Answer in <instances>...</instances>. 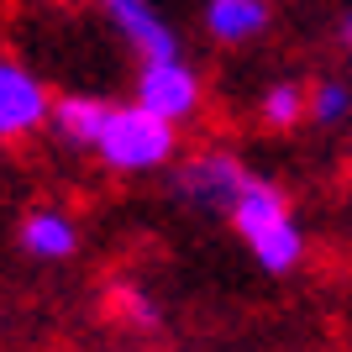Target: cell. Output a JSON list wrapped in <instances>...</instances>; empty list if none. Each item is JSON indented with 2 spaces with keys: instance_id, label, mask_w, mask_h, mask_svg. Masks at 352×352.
I'll return each instance as SVG.
<instances>
[{
  "instance_id": "cell-3",
  "label": "cell",
  "mask_w": 352,
  "mask_h": 352,
  "mask_svg": "<svg viewBox=\"0 0 352 352\" xmlns=\"http://www.w3.org/2000/svg\"><path fill=\"white\" fill-rule=\"evenodd\" d=\"M137 100L147 111H158L163 121H184L200 116V105H206V85H200V69L184 63V53H168V58H147L142 74H137Z\"/></svg>"
},
{
  "instance_id": "cell-11",
  "label": "cell",
  "mask_w": 352,
  "mask_h": 352,
  "mask_svg": "<svg viewBox=\"0 0 352 352\" xmlns=\"http://www.w3.org/2000/svg\"><path fill=\"white\" fill-rule=\"evenodd\" d=\"M258 116L274 126V132H289L305 121V85H294V79H279V85L263 89V100H258Z\"/></svg>"
},
{
  "instance_id": "cell-8",
  "label": "cell",
  "mask_w": 352,
  "mask_h": 352,
  "mask_svg": "<svg viewBox=\"0 0 352 352\" xmlns=\"http://www.w3.org/2000/svg\"><path fill=\"white\" fill-rule=\"evenodd\" d=\"M274 27V6L268 0H206V32L226 47H242Z\"/></svg>"
},
{
  "instance_id": "cell-4",
  "label": "cell",
  "mask_w": 352,
  "mask_h": 352,
  "mask_svg": "<svg viewBox=\"0 0 352 352\" xmlns=\"http://www.w3.org/2000/svg\"><path fill=\"white\" fill-rule=\"evenodd\" d=\"M168 168H174V195L200 210H226V200L248 174V163L236 153H190L184 163H168Z\"/></svg>"
},
{
  "instance_id": "cell-5",
  "label": "cell",
  "mask_w": 352,
  "mask_h": 352,
  "mask_svg": "<svg viewBox=\"0 0 352 352\" xmlns=\"http://www.w3.org/2000/svg\"><path fill=\"white\" fill-rule=\"evenodd\" d=\"M47 85L16 58H0V142H21L47 126Z\"/></svg>"
},
{
  "instance_id": "cell-6",
  "label": "cell",
  "mask_w": 352,
  "mask_h": 352,
  "mask_svg": "<svg viewBox=\"0 0 352 352\" xmlns=\"http://www.w3.org/2000/svg\"><path fill=\"white\" fill-rule=\"evenodd\" d=\"M105 21L121 32V43L132 47L137 58H168L179 53V32L168 27V16L158 11V0H100Z\"/></svg>"
},
{
  "instance_id": "cell-9",
  "label": "cell",
  "mask_w": 352,
  "mask_h": 352,
  "mask_svg": "<svg viewBox=\"0 0 352 352\" xmlns=\"http://www.w3.org/2000/svg\"><path fill=\"white\" fill-rule=\"evenodd\" d=\"M100 95H63V100H47V126L63 137L69 147H89L95 132H100V116H105Z\"/></svg>"
},
{
  "instance_id": "cell-10",
  "label": "cell",
  "mask_w": 352,
  "mask_h": 352,
  "mask_svg": "<svg viewBox=\"0 0 352 352\" xmlns=\"http://www.w3.org/2000/svg\"><path fill=\"white\" fill-rule=\"evenodd\" d=\"M347 111H352L347 79L326 74V79L305 85V121H316V126H342V121H347Z\"/></svg>"
},
{
  "instance_id": "cell-1",
  "label": "cell",
  "mask_w": 352,
  "mask_h": 352,
  "mask_svg": "<svg viewBox=\"0 0 352 352\" xmlns=\"http://www.w3.org/2000/svg\"><path fill=\"white\" fill-rule=\"evenodd\" d=\"M221 216L242 232L252 263L263 268V274H294V268L305 263V226L294 221V206H289V195H284V184H274V179L248 168Z\"/></svg>"
},
{
  "instance_id": "cell-12",
  "label": "cell",
  "mask_w": 352,
  "mask_h": 352,
  "mask_svg": "<svg viewBox=\"0 0 352 352\" xmlns=\"http://www.w3.org/2000/svg\"><path fill=\"white\" fill-rule=\"evenodd\" d=\"M111 316H116V321H126V326H137V331H158V326H163L158 300H153V294H142V289H132V284H121V289L111 294Z\"/></svg>"
},
{
  "instance_id": "cell-7",
  "label": "cell",
  "mask_w": 352,
  "mask_h": 352,
  "mask_svg": "<svg viewBox=\"0 0 352 352\" xmlns=\"http://www.w3.org/2000/svg\"><path fill=\"white\" fill-rule=\"evenodd\" d=\"M16 242H21V252L37 258V263H69L74 252H79V226H74V216H63V210L37 206V210L21 216Z\"/></svg>"
},
{
  "instance_id": "cell-2",
  "label": "cell",
  "mask_w": 352,
  "mask_h": 352,
  "mask_svg": "<svg viewBox=\"0 0 352 352\" xmlns=\"http://www.w3.org/2000/svg\"><path fill=\"white\" fill-rule=\"evenodd\" d=\"M89 153L111 174H158V168H168L179 158V126L163 121L158 111H147L142 100H126V105L111 100Z\"/></svg>"
}]
</instances>
